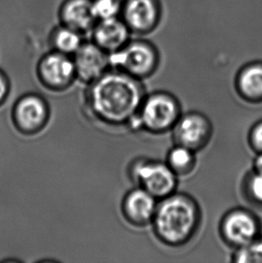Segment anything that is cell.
Listing matches in <instances>:
<instances>
[{"label":"cell","mask_w":262,"mask_h":263,"mask_svg":"<svg viewBox=\"0 0 262 263\" xmlns=\"http://www.w3.org/2000/svg\"><path fill=\"white\" fill-rule=\"evenodd\" d=\"M145 97L141 80L113 68L88 84L84 100L86 110L97 122L130 127Z\"/></svg>","instance_id":"cell-1"},{"label":"cell","mask_w":262,"mask_h":263,"mask_svg":"<svg viewBox=\"0 0 262 263\" xmlns=\"http://www.w3.org/2000/svg\"><path fill=\"white\" fill-rule=\"evenodd\" d=\"M200 217V209L195 199L187 194L174 192L159 200L151 224L160 242L179 247L195 235Z\"/></svg>","instance_id":"cell-2"},{"label":"cell","mask_w":262,"mask_h":263,"mask_svg":"<svg viewBox=\"0 0 262 263\" xmlns=\"http://www.w3.org/2000/svg\"><path fill=\"white\" fill-rule=\"evenodd\" d=\"M181 116V105L176 97L166 92H153L145 96L130 128L163 134L173 130Z\"/></svg>","instance_id":"cell-3"},{"label":"cell","mask_w":262,"mask_h":263,"mask_svg":"<svg viewBox=\"0 0 262 263\" xmlns=\"http://www.w3.org/2000/svg\"><path fill=\"white\" fill-rule=\"evenodd\" d=\"M159 64V50L145 40L129 41L120 50L110 53V68L139 80L154 75Z\"/></svg>","instance_id":"cell-4"},{"label":"cell","mask_w":262,"mask_h":263,"mask_svg":"<svg viewBox=\"0 0 262 263\" xmlns=\"http://www.w3.org/2000/svg\"><path fill=\"white\" fill-rule=\"evenodd\" d=\"M129 175L138 187L144 189L158 200L176 192L178 176L166 162L140 158L131 164Z\"/></svg>","instance_id":"cell-5"},{"label":"cell","mask_w":262,"mask_h":263,"mask_svg":"<svg viewBox=\"0 0 262 263\" xmlns=\"http://www.w3.org/2000/svg\"><path fill=\"white\" fill-rule=\"evenodd\" d=\"M50 109L46 101L35 93L22 96L14 103L12 120L15 128L24 135H34L46 127Z\"/></svg>","instance_id":"cell-6"},{"label":"cell","mask_w":262,"mask_h":263,"mask_svg":"<svg viewBox=\"0 0 262 263\" xmlns=\"http://www.w3.org/2000/svg\"><path fill=\"white\" fill-rule=\"evenodd\" d=\"M260 224L248 210L234 209L224 215L220 224V235L228 246L237 249L259 238Z\"/></svg>","instance_id":"cell-7"},{"label":"cell","mask_w":262,"mask_h":263,"mask_svg":"<svg viewBox=\"0 0 262 263\" xmlns=\"http://www.w3.org/2000/svg\"><path fill=\"white\" fill-rule=\"evenodd\" d=\"M40 82L50 91H64L77 79L74 61L59 51L43 56L37 67Z\"/></svg>","instance_id":"cell-8"},{"label":"cell","mask_w":262,"mask_h":263,"mask_svg":"<svg viewBox=\"0 0 262 263\" xmlns=\"http://www.w3.org/2000/svg\"><path fill=\"white\" fill-rule=\"evenodd\" d=\"M121 14L131 32L145 35L159 26L163 7L160 0H126Z\"/></svg>","instance_id":"cell-9"},{"label":"cell","mask_w":262,"mask_h":263,"mask_svg":"<svg viewBox=\"0 0 262 263\" xmlns=\"http://www.w3.org/2000/svg\"><path fill=\"white\" fill-rule=\"evenodd\" d=\"M172 132L175 145L185 146L197 153L209 144L213 127L204 114L192 111L181 114Z\"/></svg>","instance_id":"cell-10"},{"label":"cell","mask_w":262,"mask_h":263,"mask_svg":"<svg viewBox=\"0 0 262 263\" xmlns=\"http://www.w3.org/2000/svg\"><path fill=\"white\" fill-rule=\"evenodd\" d=\"M77 79L88 85L106 73L110 65V54L96 43H83L74 53Z\"/></svg>","instance_id":"cell-11"},{"label":"cell","mask_w":262,"mask_h":263,"mask_svg":"<svg viewBox=\"0 0 262 263\" xmlns=\"http://www.w3.org/2000/svg\"><path fill=\"white\" fill-rule=\"evenodd\" d=\"M159 200L144 189L138 187L125 195L121 211L125 219L134 227H145L152 224Z\"/></svg>","instance_id":"cell-12"},{"label":"cell","mask_w":262,"mask_h":263,"mask_svg":"<svg viewBox=\"0 0 262 263\" xmlns=\"http://www.w3.org/2000/svg\"><path fill=\"white\" fill-rule=\"evenodd\" d=\"M130 30L119 17L101 20L93 26L95 43L108 53H113L129 42Z\"/></svg>","instance_id":"cell-13"},{"label":"cell","mask_w":262,"mask_h":263,"mask_svg":"<svg viewBox=\"0 0 262 263\" xmlns=\"http://www.w3.org/2000/svg\"><path fill=\"white\" fill-rule=\"evenodd\" d=\"M235 87L241 99L248 103H261L262 61L245 65L236 76Z\"/></svg>","instance_id":"cell-14"},{"label":"cell","mask_w":262,"mask_h":263,"mask_svg":"<svg viewBox=\"0 0 262 263\" xmlns=\"http://www.w3.org/2000/svg\"><path fill=\"white\" fill-rule=\"evenodd\" d=\"M61 14L64 25L80 33L93 28L96 21L91 0H67L62 5Z\"/></svg>","instance_id":"cell-15"},{"label":"cell","mask_w":262,"mask_h":263,"mask_svg":"<svg viewBox=\"0 0 262 263\" xmlns=\"http://www.w3.org/2000/svg\"><path fill=\"white\" fill-rule=\"evenodd\" d=\"M196 163V152L180 145L171 148L166 157V164L178 177L192 174Z\"/></svg>","instance_id":"cell-16"},{"label":"cell","mask_w":262,"mask_h":263,"mask_svg":"<svg viewBox=\"0 0 262 263\" xmlns=\"http://www.w3.org/2000/svg\"><path fill=\"white\" fill-rule=\"evenodd\" d=\"M52 43L55 50L67 55L76 53L83 44L80 32L66 25L56 29L52 34Z\"/></svg>","instance_id":"cell-17"},{"label":"cell","mask_w":262,"mask_h":263,"mask_svg":"<svg viewBox=\"0 0 262 263\" xmlns=\"http://www.w3.org/2000/svg\"><path fill=\"white\" fill-rule=\"evenodd\" d=\"M233 261L237 263H262V240L258 238L235 249Z\"/></svg>","instance_id":"cell-18"},{"label":"cell","mask_w":262,"mask_h":263,"mask_svg":"<svg viewBox=\"0 0 262 263\" xmlns=\"http://www.w3.org/2000/svg\"><path fill=\"white\" fill-rule=\"evenodd\" d=\"M92 14L96 20H106L118 17L121 13L122 4L120 0H91Z\"/></svg>","instance_id":"cell-19"},{"label":"cell","mask_w":262,"mask_h":263,"mask_svg":"<svg viewBox=\"0 0 262 263\" xmlns=\"http://www.w3.org/2000/svg\"><path fill=\"white\" fill-rule=\"evenodd\" d=\"M246 192L250 199L262 205V175L254 173L249 176L246 182Z\"/></svg>","instance_id":"cell-20"},{"label":"cell","mask_w":262,"mask_h":263,"mask_svg":"<svg viewBox=\"0 0 262 263\" xmlns=\"http://www.w3.org/2000/svg\"><path fill=\"white\" fill-rule=\"evenodd\" d=\"M249 144L256 153H262V121L257 122L251 129Z\"/></svg>","instance_id":"cell-21"},{"label":"cell","mask_w":262,"mask_h":263,"mask_svg":"<svg viewBox=\"0 0 262 263\" xmlns=\"http://www.w3.org/2000/svg\"><path fill=\"white\" fill-rule=\"evenodd\" d=\"M10 85L7 77L3 72L0 71V106L3 104L9 95Z\"/></svg>","instance_id":"cell-22"},{"label":"cell","mask_w":262,"mask_h":263,"mask_svg":"<svg viewBox=\"0 0 262 263\" xmlns=\"http://www.w3.org/2000/svg\"><path fill=\"white\" fill-rule=\"evenodd\" d=\"M253 170L254 173L262 175V153L257 154V157L253 162Z\"/></svg>","instance_id":"cell-23"}]
</instances>
